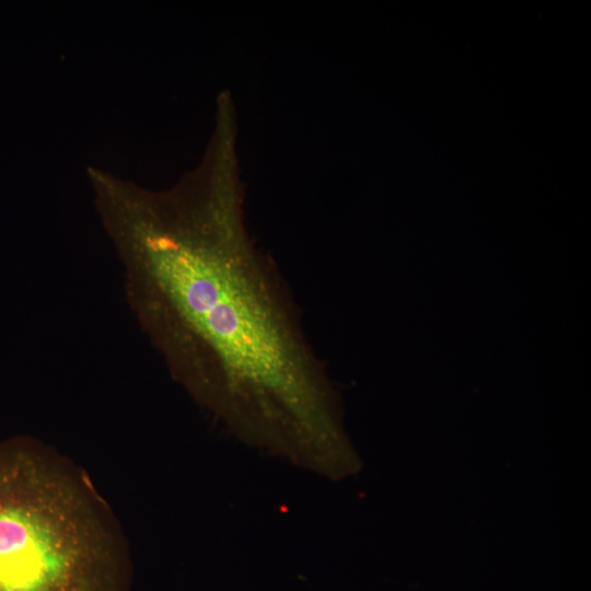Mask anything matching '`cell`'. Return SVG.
Returning <instances> with one entry per match:
<instances>
[{"label":"cell","mask_w":591,"mask_h":591,"mask_svg":"<svg viewBox=\"0 0 591 591\" xmlns=\"http://www.w3.org/2000/svg\"><path fill=\"white\" fill-rule=\"evenodd\" d=\"M91 187L128 304L172 376L242 440L322 474L335 467L337 401L283 279L247 231L236 140L211 136L166 189L106 171Z\"/></svg>","instance_id":"6da1fadb"},{"label":"cell","mask_w":591,"mask_h":591,"mask_svg":"<svg viewBox=\"0 0 591 591\" xmlns=\"http://www.w3.org/2000/svg\"><path fill=\"white\" fill-rule=\"evenodd\" d=\"M127 544L74 465L26 439L0 443V591H129Z\"/></svg>","instance_id":"7a4b0ae2"}]
</instances>
